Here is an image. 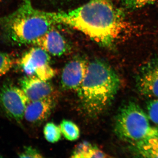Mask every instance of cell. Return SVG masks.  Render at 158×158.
Masks as SVG:
<instances>
[{
  "label": "cell",
  "instance_id": "cell-1",
  "mask_svg": "<svg viewBox=\"0 0 158 158\" xmlns=\"http://www.w3.org/2000/svg\"><path fill=\"white\" fill-rule=\"evenodd\" d=\"M51 14L56 23L69 26L106 47L126 39L133 30L124 13L110 0H90L70 11Z\"/></svg>",
  "mask_w": 158,
  "mask_h": 158
},
{
  "label": "cell",
  "instance_id": "cell-2",
  "mask_svg": "<svg viewBox=\"0 0 158 158\" xmlns=\"http://www.w3.org/2000/svg\"><path fill=\"white\" fill-rule=\"evenodd\" d=\"M120 80L109 64L100 60L88 63L87 71L77 91L82 110L91 118L103 113L119 90Z\"/></svg>",
  "mask_w": 158,
  "mask_h": 158
},
{
  "label": "cell",
  "instance_id": "cell-3",
  "mask_svg": "<svg viewBox=\"0 0 158 158\" xmlns=\"http://www.w3.org/2000/svg\"><path fill=\"white\" fill-rule=\"evenodd\" d=\"M55 23L51 12L34 8L31 0H24L17 10L0 18L4 39L19 45L34 44Z\"/></svg>",
  "mask_w": 158,
  "mask_h": 158
},
{
  "label": "cell",
  "instance_id": "cell-4",
  "mask_svg": "<svg viewBox=\"0 0 158 158\" xmlns=\"http://www.w3.org/2000/svg\"><path fill=\"white\" fill-rule=\"evenodd\" d=\"M114 131L119 139L134 144L158 135V126H152L147 113L138 104L130 102L118 111Z\"/></svg>",
  "mask_w": 158,
  "mask_h": 158
},
{
  "label": "cell",
  "instance_id": "cell-5",
  "mask_svg": "<svg viewBox=\"0 0 158 158\" xmlns=\"http://www.w3.org/2000/svg\"><path fill=\"white\" fill-rule=\"evenodd\" d=\"M30 102L22 89L11 82H5L0 87V108L10 119L20 123Z\"/></svg>",
  "mask_w": 158,
  "mask_h": 158
},
{
  "label": "cell",
  "instance_id": "cell-6",
  "mask_svg": "<svg viewBox=\"0 0 158 158\" xmlns=\"http://www.w3.org/2000/svg\"><path fill=\"white\" fill-rule=\"evenodd\" d=\"M48 53L36 47L25 53L19 64L27 76H35L44 81H48L56 75V71L50 65Z\"/></svg>",
  "mask_w": 158,
  "mask_h": 158
},
{
  "label": "cell",
  "instance_id": "cell-7",
  "mask_svg": "<svg viewBox=\"0 0 158 158\" xmlns=\"http://www.w3.org/2000/svg\"><path fill=\"white\" fill-rule=\"evenodd\" d=\"M136 85L141 95L148 98H158V57L141 66L136 75Z\"/></svg>",
  "mask_w": 158,
  "mask_h": 158
},
{
  "label": "cell",
  "instance_id": "cell-8",
  "mask_svg": "<svg viewBox=\"0 0 158 158\" xmlns=\"http://www.w3.org/2000/svg\"><path fill=\"white\" fill-rule=\"evenodd\" d=\"M88 63L81 59H73L69 62L62 70L61 84L66 90H77L84 80Z\"/></svg>",
  "mask_w": 158,
  "mask_h": 158
},
{
  "label": "cell",
  "instance_id": "cell-9",
  "mask_svg": "<svg viewBox=\"0 0 158 158\" xmlns=\"http://www.w3.org/2000/svg\"><path fill=\"white\" fill-rule=\"evenodd\" d=\"M19 83L21 88L30 101L52 96L53 93V87L50 83L35 76H26Z\"/></svg>",
  "mask_w": 158,
  "mask_h": 158
},
{
  "label": "cell",
  "instance_id": "cell-10",
  "mask_svg": "<svg viewBox=\"0 0 158 158\" xmlns=\"http://www.w3.org/2000/svg\"><path fill=\"white\" fill-rule=\"evenodd\" d=\"M50 96L34 101H30L26 108L24 117L27 121L34 124H40L45 121L50 115L55 102Z\"/></svg>",
  "mask_w": 158,
  "mask_h": 158
},
{
  "label": "cell",
  "instance_id": "cell-11",
  "mask_svg": "<svg viewBox=\"0 0 158 158\" xmlns=\"http://www.w3.org/2000/svg\"><path fill=\"white\" fill-rule=\"evenodd\" d=\"M34 44L56 56H62L67 50V44L64 37L53 27L38 38Z\"/></svg>",
  "mask_w": 158,
  "mask_h": 158
},
{
  "label": "cell",
  "instance_id": "cell-12",
  "mask_svg": "<svg viewBox=\"0 0 158 158\" xmlns=\"http://www.w3.org/2000/svg\"><path fill=\"white\" fill-rule=\"evenodd\" d=\"M71 157L75 158L111 157L99 148L87 141H84L77 144L73 152Z\"/></svg>",
  "mask_w": 158,
  "mask_h": 158
},
{
  "label": "cell",
  "instance_id": "cell-13",
  "mask_svg": "<svg viewBox=\"0 0 158 158\" xmlns=\"http://www.w3.org/2000/svg\"><path fill=\"white\" fill-rule=\"evenodd\" d=\"M134 151L139 156L158 158V135L134 144Z\"/></svg>",
  "mask_w": 158,
  "mask_h": 158
},
{
  "label": "cell",
  "instance_id": "cell-14",
  "mask_svg": "<svg viewBox=\"0 0 158 158\" xmlns=\"http://www.w3.org/2000/svg\"><path fill=\"white\" fill-rule=\"evenodd\" d=\"M60 127L62 135L68 141H75L80 137V129L72 121L64 119L61 122Z\"/></svg>",
  "mask_w": 158,
  "mask_h": 158
},
{
  "label": "cell",
  "instance_id": "cell-15",
  "mask_svg": "<svg viewBox=\"0 0 158 158\" xmlns=\"http://www.w3.org/2000/svg\"><path fill=\"white\" fill-rule=\"evenodd\" d=\"M46 140L50 143H55L59 141L62 136L60 126L53 122L48 123L44 128Z\"/></svg>",
  "mask_w": 158,
  "mask_h": 158
},
{
  "label": "cell",
  "instance_id": "cell-16",
  "mask_svg": "<svg viewBox=\"0 0 158 158\" xmlns=\"http://www.w3.org/2000/svg\"><path fill=\"white\" fill-rule=\"evenodd\" d=\"M14 62V58L11 54L0 52V78L11 70Z\"/></svg>",
  "mask_w": 158,
  "mask_h": 158
},
{
  "label": "cell",
  "instance_id": "cell-17",
  "mask_svg": "<svg viewBox=\"0 0 158 158\" xmlns=\"http://www.w3.org/2000/svg\"><path fill=\"white\" fill-rule=\"evenodd\" d=\"M147 115L150 120L158 126V98H152L146 104Z\"/></svg>",
  "mask_w": 158,
  "mask_h": 158
},
{
  "label": "cell",
  "instance_id": "cell-18",
  "mask_svg": "<svg viewBox=\"0 0 158 158\" xmlns=\"http://www.w3.org/2000/svg\"><path fill=\"white\" fill-rule=\"evenodd\" d=\"M156 0H123V5L127 9L135 10L153 4Z\"/></svg>",
  "mask_w": 158,
  "mask_h": 158
},
{
  "label": "cell",
  "instance_id": "cell-19",
  "mask_svg": "<svg viewBox=\"0 0 158 158\" xmlns=\"http://www.w3.org/2000/svg\"><path fill=\"white\" fill-rule=\"evenodd\" d=\"M19 156L21 158H42L43 156L39 151L36 148L27 146L24 148L22 152L19 154Z\"/></svg>",
  "mask_w": 158,
  "mask_h": 158
},
{
  "label": "cell",
  "instance_id": "cell-20",
  "mask_svg": "<svg viewBox=\"0 0 158 158\" xmlns=\"http://www.w3.org/2000/svg\"><path fill=\"white\" fill-rule=\"evenodd\" d=\"M2 156H1V155H0V157H2Z\"/></svg>",
  "mask_w": 158,
  "mask_h": 158
}]
</instances>
